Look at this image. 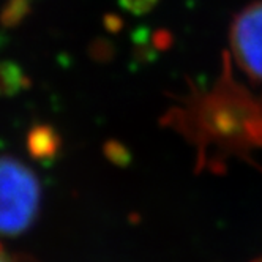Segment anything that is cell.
Here are the masks:
<instances>
[{
  "mask_svg": "<svg viewBox=\"0 0 262 262\" xmlns=\"http://www.w3.org/2000/svg\"><path fill=\"white\" fill-rule=\"evenodd\" d=\"M253 262H262V257H259V259H256V260H253Z\"/></svg>",
  "mask_w": 262,
  "mask_h": 262,
  "instance_id": "5b68a950",
  "label": "cell"
},
{
  "mask_svg": "<svg viewBox=\"0 0 262 262\" xmlns=\"http://www.w3.org/2000/svg\"><path fill=\"white\" fill-rule=\"evenodd\" d=\"M40 205L35 174L13 158H0V234H19L33 223Z\"/></svg>",
  "mask_w": 262,
  "mask_h": 262,
  "instance_id": "6da1fadb",
  "label": "cell"
},
{
  "mask_svg": "<svg viewBox=\"0 0 262 262\" xmlns=\"http://www.w3.org/2000/svg\"><path fill=\"white\" fill-rule=\"evenodd\" d=\"M155 0H123V5L133 11H144L154 5Z\"/></svg>",
  "mask_w": 262,
  "mask_h": 262,
  "instance_id": "3957f363",
  "label": "cell"
},
{
  "mask_svg": "<svg viewBox=\"0 0 262 262\" xmlns=\"http://www.w3.org/2000/svg\"><path fill=\"white\" fill-rule=\"evenodd\" d=\"M0 262H10V260L5 257V254L2 253V250H0Z\"/></svg>",
  "mask_w": 262,
  "mask_h": 262,
  "instance_id": "277c9868",
  "label": "cell"
},
{
  "mask_svg": "<svg viewBox=\"0 0 262 262\" xmlns=\"http://www.w3.org/2000/svg\"><path fill=\"white\" fill-rule=\"evenodd\" d=\"M231 46L238 67L262 81V0L243 8L231 27Z\"/></svg>",
  "mask_w": 262,
  "mask_h": 262,
  "instance_id": "7a4b0ae2",
  "label": "cell"
}]
</instances>
